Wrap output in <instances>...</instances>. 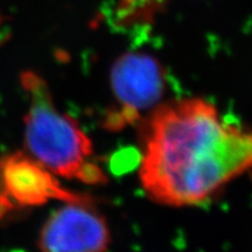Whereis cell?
<instances>
[{"mask_svg":"<svg viewBox=\"0 0 252 252\" xmlns=\"http://www.w3.org/2000/svg\"><path fill=\"white\" fill-rule=\"evenodd\" d=\"M110 242L108 223L91 203L65 202L47 220L37 244L48 252H99Z\"/></svg>","mask_w":252,"mask_h":252,"instance_id":"obj_4","label":"cell"},{"mask_svg":"<svg viewBox=\"0 0 252 252\" xmlns=\"http://www.w3.org/2000/svg\"><path fill=\"white\" fill-rule=\"evenodd\" d=\"M20 81L31 100L25 117V144L32 157L62 178L88 185L105 182V174L91 161L90 138L74 119L55 108L47 82L31 70L21 72Z\"/></svg>","mask_w":252,"mask_h":252,"instance_id":"obj_2","label":"cell"},{"mask_svg":"<svg viewBox=\"0 0 252 252\" xmlns=\"http://www.w3.org/2000/svg\"><path fill=\"white\" fill-rule=\"evenodd\" d=\"M251 168L252 132L226 123L207 100H174L150 116L140 182L154 202L196 206Z\"/></svg>","mask_w":252,"mask_h":252,"instance_id":"obj_1","label":"cell"},{"mask_svg":"<svg viewBox=\"0 0 252 252\" xmlns=\"http://www.w3.org/2000/svg\"><path fill=\"white\" fill-rule=\"evenodd\" d=\"M111 87L119 104L105 126L119 130L140 119V112L154 108L166 89L165 71L153 56L128 53L119 58L111 70Z\"/></svg>","mask_w":252,"mask_h":252,"instance_id":"obj_3","label":"cell"},{"mask_svg":"<svg viewBox=\"0 0 252 252\" xmlns=\"http://www.w3.org/2000/svg\"><path fill=\"white\" fill-rule=\"evenodd\" d=\"M0 175L2 193L19 206H42L50 200L91 203L89 196L63 188L55 174L24 153H14L1 160Z\"/></svg>","mask_w":252,"mask_h":252,"instance_id":"obj_5","label":"cell"}]
</instances>
